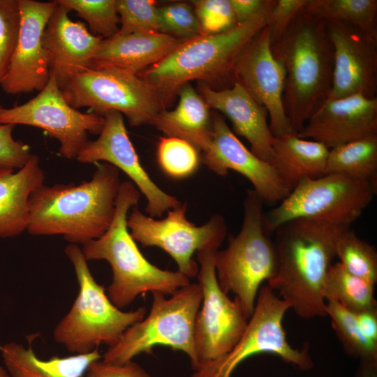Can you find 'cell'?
<instances>
[{"label": "cell", "instance_id": "e575fe53", "mask_svg": "<svg viewBox=\"0 0 377 377\" xmlns=\"http://www.w3.org/2000/svg\"><path fill=\"white\" fill-rule=\"evenodd\" d=\"M120 19L118 34L159 31L158 8L151 0H116Z\"/></svg>", "mask_w": 377, "mask_h": 377}, {"label": "cell", "instance_id": "f6af8a7d", "mask_svg": "<svg viewBox=\"0 0 377 377\" xmlns=\"http://www.w3.org/2000/svg\"><path fill=\"white\" fill-rule=\"evenodd\" d=\"M0 377H11L8 371L0 367Z\"/></svg>", "mask_w": 377, "mask_h": 377}, {"label": "cell", "instance_id": "d6986e66", "mask_svg": "<svg viewBox=\"0 0 377 377\" xmlns=\"http://www.w3.org/2000/svg\"><path fill=\"white\" fill-rule=\"evenodd\" d=\"M212 130L209 144L200 156L211 171L225 176L234 170L246 177L263 202L282 201L290 192L270 164L247 149L216 112L212 116Z\"/></svg>", "mask_w": 377, "mask_h": 377}, {"label": "cell", "instance_id": "4dcf8cb0", "mask_svg": "<svg viewBox=\"0 0 377 377\" xmlns=\"http://www.w3.org/2000/svg\"><path fill=\"white\" fill-rule=\"evenodd\" d=\"M326 313L345 351L361 362L377 363V343L360 330L355 313L334 301H326Z\"/></svg>", "mask_w": 377, "mask_h": 377}, {"label": "cell", "instance_id": "83f0119b", "mask_svg": "<svg viewBox=\"0 0 377 377\" xmlns=\"http://www.w3.org/2000/svg\"><path fill=\"white\" fill-rule=\"evenodd\" d=\"M341 174L377 186V134L330 149L327 174Z\"/></svg>", "mask_w": 377, "mask_h": 377}, {"label": "cell", "instance_id": "277c9868", "mask_svg": "<svg viewBox=\"0 0 377 377\" xmlns=\"http://www.w3.org/2000/svg\"><path fill=\"white\" fill-rule=\"evenodd\" d=\"M271 50L286 71L283 106L297 133L332 87L334 48L326 21L302 10Z\"/></svg>", "mask_w": 377, "mask_h": 377}, {"label": "cell", "instance_id": "bcb514c9", "mask_svg": "<svg viewBox=\"0 0 377 377\" xmlns=\"http://www.w3.org/2000/svg\"><path fill=\"white\" fill-rule=\"evenodd\" d=\"M1 109H2V107L0 105V111H1Z\"/></svg>", "mask_w": 377, "mask_h": 377}, {"label": "cell", "instance_id": "44dd1931", "mask_svg": "<svg viewBox=\"0 0 377 377\" xmlns=\"http://www.w3.org/2000/svg\"><path fill=\"white\" fill-rule=\"evenodd\" d=\"M43 34V44L50 59V75L60 89L74 76L93 67L103 40L81 22H73L68 7L57 1Z\"/></svg>", "mask_w": 377, "mask_h": 377}, {"label": "cell", "instance_id": "7a4b0ae2", "mask_svg": "<svg viewBox=\"0 0 377 377\" xmlns=\"http://www.w3.org/2000/svg\"><path fill=\"white\" fill-rule=\"evenodd\" d=\"M95 164L89 181L42 184L33 191L29 200V234L59 235L70 244L83 245L108 229L115 213L119 172L106 162Z\"/></svg>", "mask_w": 377, "mask_h": 377}, {"label": "cell", "instance_id": "d590c367", "mask_svg": "<svg viewBox=\"0 0 377 377\" xmlns=\"http://www.w3.org/2000/svg\"><path fill=\"white\" fill-rule=\"evenodd\" d=\"M159 31L177 39L188 40L201 35L193 8L186 3H175L158 8Z\"/></svg>", "mask_w": 377, "mask_h": 377}, {"label": "cell", "instance_id": "d4e9b609", "mask_svg": "<svg viewBox=\"0 0 377 377\" xmlns=\"http://www.w3.org/2000/svg\"><path fill=\"white\" fill-rule=\"evenodd\" d=\"M329 150L320 142L292 133L274 138L267 162L291 191L304 179L326 175Z\"/></svg>", "mask_w": 377, "mask_h": 377}, {"label": "cell", "instance_id": "3957f363", "mask_svg": "<svg viewBox=\"0 0 377 377\" xmlns=\"http://www.w3.org/2000/svg\"><path fill=\"white\" fill-rule=\"evenodd\" d=\"M275 0H267L253 17L228 31L184 41L138 75L155 89L164 110L189 81L198 80L215 89L232 87L236 82L235 67L239 55L266 27Z\"/></svg>", "mask_w": 377, "mask_h": 377}, {"label": "cell", "instance_id": "8d00e7d4", "mask_svg": "<svg viewBox=\"0 0 377 377\" xmlns=\"http://www.w3.org/2000/svg\"><path fill=\"white\" fill-rule=\"evenodd\" d=\"M18 0H0V84L15 50L20 28Z\"/></svg>", "mask_w": 377, "mask_h": 377}, {"label": "cell", "instance_id": "ba28073f", "mask_svg": "<svg viewBox=\"0 0 377 377\" xmlns=\"http://www.w3.org/2000/svg\"><path fill=\"white\" fill-rule=\"evenodd\" d=\"M151 293L149 315L129 327L114 344L108 347L101 360L108 364H124L138 355L151 353L156 346H163L186 353L193 369H198L193 327L202 300L200 285L190 283L170 298L160 292Z\"/></svg>", "mask_w": 377, "mask_h": 377}, {"label": "cell", "instance_id": "cb8c5ba5", "mask_svg": "<svg viewBox=\"0 0 377 377\" xmlns=\"http://www.w3.org/2000/svg\"><path fill=\"white\" fill-rule=\"evenodd\" d=\"M44 172L38 156L33 154L17 171L0 168V239L27 230L31 194L43 184Z\"/></svg>", "mask_w": 377, "mask_h": 377}, {"label": "cell", "instance_id": "6da1fadb", "mask_svg": "<svg viewBox=\"0 0 377 377\" xmlns=\"http://www.w3.org/2000/svg\"><path fill=\"white\" fill-rule=\"evenodd\" d=\"M349 225L297 219L279 226L273 240L276 266L268 286L309 319L327 316L324 283L339 235Z\"/></svg>", "mask_w": 377, "mask_h": 377}, {"label": "cell", "instance_id": "2e32d148", "mask_svg": "<svg viewBox=\"0 0 377 377\" xmlns=\"http://www.w3.org/2000/svg\"><path fill=\"white\" fill-rule=\"evenodd\" d=\"M18 1L21 15L18 39L0 84L10 94L40 91L50 77V59L43 44V34L57 2Z\"/></svg>", "mask_w": 377, "mask_h": 377}, {"label": "cell", "instance_id": "8fae6325", "mask_svg": "<svg viewBox=\"0 0 377 377\" xmlns=\"http://www.w3.org/2000/svg\"><path fill=\"white\" fill-rule=\"evenodd\" d=\"M291 305L267 285L261 286L253 312L242 336L227 354L201 365L191 377H231L245 360L260 353H272L302 370L313 367L309 346L292 347L283 327V317Z\"/></svg>", "mask_w": 377, "mask_h": 377}, {"label": "cell", "instance_id": "30bf717a", "mask_svg": "<svg viewBox=\"0 0 377 377\" xmlns=\"http://www.w3.org/2000/svg\"><path fill=\"white\" fill-rule=\"evenodd\" d=\"M75 109L88 107L104 117L110 111L124 114L132 126L151 124L163 108L155 89L135 75L113 67H93L72 77L61 89Z\"/></svg>", "mask_w": 377, "mask_h": 377}, {"label": "cell", "instance_id": "7c38bea8", "mask_svg": "<svg viewBox=\"0 0 377 377\" xmlns=\"http://www.w3.org/2000/svg\"><path fill=\"white\" fill-rule=\"evenodd\" d=\"M186 202L168 210L166 217L156 219L144 214L137 206L127 218V226L133 239L144 247L157 246L175 260L178 271L193 278L198 265L193 259L198 251L219 249L227 233L223 216L215 214L205 224L197 226L186 216Z\"/></svg>", "mask_w": 377, "mask_h": 377}, {"label": "cell", "instance_id": "4fadbf2b", "mask_svg": "<svg viewBox=\"0 0 377 377\" xmlns=\"http://www.w3.org/2000/svg\"><path fill=\"white\" fill-rule=\"evenodd\" d=\"M218 250L209 247L196 252L199 263L196 276L202 293L193 327L199 367L229 353L242 336L249 320L239 300L230 299L219 285L214 263Z\"/></svg>", "mask_w": 377, "mask_h": 377}, {"label": "cell", "instance_id": "4316f807", "mask_svg": "<svg viewBox=\"0 0 377 377\" xmlns=\"http://www.w3.org/2000/svg\"><path fill=\"white\" fill-rule=\"evenodd\" d=\"M0 352L11 377H82L92 362L102 358L97 348L89 353L42 360L31 343L25 348L16 342L0 345Z\"/></svg>", "mask_w": 377, "mask_h": 377}, {"label": "cell", "instance_id": "f1b7e54d", "mask_svg": "<svg viewBox=\"0 0 377 377\" xmlns=\"http://www.w3.org/2000/svg\"><path fill=\"white\" fill-rule=\"evenodd\" d=\"M375 284L356 276L339 263H332L324 283L326 301H334L346 309L358 313L377 308Z\"/></svg>", "mask_w": 377, "mask_h": 377}, {"label": "cell", "instance_id": "8992f818", "mask_svg": "<svg viewBox=\"0 0 377 377\" xmlns=\"http://www.w3.org/2000/svg\"><path fill=\"white\" fill-rule=\"evenodd\" d=\"M77 277L79 291L71 308L53 330L54 340L73 354L89 353L101 344H114L123 333L146 316V309L124 311L115 306L104 287L92 276L82 249L65 248Z\"/></svg>", "mask_w": 377, "mask_h": 377}, {"label": "cell", "instance_id": "5b68a950", "mask_svg": "<svg viewBox=\"0 0 377 377\" xmlns=\"http://www.w3.org/2000/svg\"><path fill=\"white\" fill-rule=\"evenodd\" d=\"M140 192L130 181L121 182L113 220L98 238L82 245L85 259L107 261L111 266L112 279L107 288L111 302L121 309L140 295L160 292L173 295L191 283L188 277L179 272L162 269L148 261L139 250L127 226L128 212L137 206Z\"/></svg>", "mask_w": 377, "mask_h": 377}, {"label": "cell", "instance_id": "52a82bcc", "mask_svg": "<svg viewBox=\"0 0 377 377\" xmlns=\"http://www.w3.org/2000/svg\"><path fill=\"white\" fill-rule=\"evenodd\" d=\"M263 203L253 189L247 190L239 232L230 235L227 247L214 256L219 286L235 295L249 318L261 284L273 277L276 266L273 240L263 228Z\"/></svg>", "mask_w": 377, "mask_h": 377}, {"label": "cell", "instance_id": "ffe728a7", "mask_svg": "<svg viewBox=\"0 0 377 377\" xmlns=\"http://www.w3.org/2000/svg\"><path fill=\"white\" fill-rule=\"evenodd\" d=\"M297 134L328 149L377 134V98L358 94L326 101Z\"/></svg>", "mask_w": 377, "mask_h": 377}, {"label": "cell", "instance_id": "836d02e7", "mask_svg": "<svg viewBox=\"0 0 377 377\" xmlns=\"http://www.w3.org/2000/svg\"><path fill=\"white\" fill-rule=\"evenodd\" d=\"M77 15L84 20L89 31L103 39L116 35L119 31L120 19L116 0H58Z\"/></svg>", "mask_w": 377, "mask_h": 377}, {"label": "cell", "instance_id": "5bb4252c", "mask_svg": "<svg viewBox=\"0 0 377 377\" xmlns=\"http://www.w3.org/2000/svg\"><path fill=\"white\" fill-rule=\"evenodd\" d=\"M104 117L83 113L71 107L64 97L55 78L50 77L46 86L22 105L0 111V124H22L43 129L60 142L59 154L76 158L88 143V133L99 135Z\"/></svg>", "mask_w": 377, "mask_h": 377}, {"label": "cell", "instance_id": "7bdbcfd3", "mask_svg": "<svg viewBox=\"0 0 377 377\" xmlns=\"http://www.w3.org/2000/svg\"><path fill=\"white\" fill-rule=\"evenodd\" d=\"M357 324L363 334L377 343V308L355 313Z\"/></svg>", "mask_w": 377, "mask_h": 377}, {"label": "cell", "instance_id": "1f68e13d", "mask_svg": "<svg viewBox=\"0 0 377 377\" xmlns=\"http://www.w3.org/2000/svg\"><path fill=\"white\" fill-rule=\"evenodd\" d=\"M339 263L350 274L376 285L377 282V251L360 239L350 228L338 237L335 245Z\"/></svg>", "mask_w": 377, "mask_h": 377}, {"label": "cell", "instance_id": "b9f144b4", "mask_svg": "<svg viewBox=\"0 0 377 377\" xmlns=\"http://www.w3.org/2000/svg\"><path fill=\"white\" fill-rule=\"evenodd\" d=\"M267 0H230L237 24L243 23L258 13Z\"/></svg>", "mask_w": 377, "mask_h": 377}, {"label": "cell", "instance_id": "7402d4cb", "mask_svg": "<svg viewBox=\"0 0 377 377\" xmlns=\"http://www.w3.org/2000/svg\"><path fill=\"white\" fill-rule=\"evenodd\" d=\"M199 91L210 109L219 111L229 119L233 133L246 139L251 152L267 161L274 136L269 128L266 108L239 82L223 89H213L200 82Z\"/></svg>", "mask_w": 377, "mask_h": 377}, {"label": "cell", "instance_id": "484cf974", "mask_svg": "<svg viewBox=\"0 0 377 377\" xmlns=\"http://www.w3.org/2000/svg\"><path fill=\"white\" fill-rule=\"evenodd\" d=\"M177 94L179 100L177 107L173 110H161L151 125L165 136L183 139L203 152L209 144L212 135L210 108L188 83L183 85Z\"/></svg>", "mask_w": 377, "mask_h": 377}, {"label": "cell", "instance_id": "d6a6232c", "mask_svg": "<svg viewBox=\"0 0 377 377\" xmlns=\"http://www.w3.org/2000/svg\"><path fill=\"white\" fill-rule=\"evenodd\" d=\"M157 158L163 172L175 179L192 175L201 162L199 151L193 145L183 139L169 136L159 140Z\"/></svg>", "mask_w": 377, "mask_h": 377}, {"label": "cell", "instance_id": "e0dca14e", "mask_svg": "<svg viewBox=\"0 0 377 377\" xmlns=\"http://www.w3.org/2000/svg\"><path fill=\"white\" fill-rule=\"evenodd\" d=\"M235 77L266 108L274 138L296 133L283 106L286 71L272 54L267 27L249 42L239 55L235 67Z\"/></svg>", "mask_w": 377, "mask_h": 377}, {"label": "cell", "instance_id": "603a6c76", "mask_svg": "<svg viewBox=\"0 0 377 377\" xmlns=\"http://www.w3.org/2000/svg\"><path fill=\"white\" fill-rule=\"evenodd\" d=\"M184 41L161 32L117 34L101 40L93 67H113L138 75Z\"/></svg>", "mask_w": 377, "mask_h": 377}, {"label": "cell", "instance_id": "f35d334b", "mask_svg": "<svg viewBox=\"0 0 377 377\" xmlns=\"http://www.w3.org/2000/svg\"><path fill=\"white\" fill-rule=\"evenodd\" d=\"M13 124H0V168L20 169L33 154L28 145L15 140L12 135Z\"/></svg>", "mask_w": 377, "mask_h": 377}, {"label": "cell", "instance_id": "ac0fdd59", "mask_svg": "<svg viewBox=\"0 0 377 377\" xmlns=\"http://www.w3.org/2000/svg\"><path fill=\"white\" fill-rule=\"evenodd\" d=\"M325 21L334 48L332 82L327 101L358 94L376 98L377 38L344 22Z\"/></svg>", "mask_w": 377, "mask_h": 377}, {"label": "cell", "instance_id": "9c48e42d", "mask_svg": "<svg viewBox=\"0 0 377 377\" xmlns=\"http://www.w3.org/2000/svg\"><path fill=\"white\" fill-rule=\"evenodd\" d=\"M377 186L341 174H327L300 182L279 204L263 214V228L270 235L297 219L350 226L369 205Z\"/></svg>", "mask_w": 377, "mask_h": 377}, {"label": "cell", "instance_id": "ee69618b", "mask_svg": "<svg viewBox=\"0 0 377 377\" xmlns=\"http://www.w3.org/2000/svg\"><path fill=\"white\" fill-rule=\"evenodd\" d=\"M377 363L361 362L359 377H377Z\"/></svg>", "mask_w": 377, "mask_h": 377}, {"label": "cell", "instance_id": "f546056e", "mask_svg": "<svg viewBox=\"0 0 377 377\" xmlns=\"http://www.w3.org/2000/svg\"><path fill=\"white\" fill-rule=\"evenodd\" d=\"M306 13L354 26L377 38L376 0H306Z\"/></svg>", "mask_w": 377, "mask_h": 377}, {"label": "cell", "instance_id": "9a60e30c", "mask_svg": "<svg viewBox=\"0 0 377 377\" xmlns=\"http://www.w3.org/2000/svg\"><path fill=\"white\" fill-rule=\"evenodd\" d=\"M104 118L99 137L89 141L76 159L82 163L104 161L122 170L145 196V212L149 216H161L179 206L182 202L158 186L142 167L128 135L123 115L117 111H110Z\"/></svg>", "mask_w": 377, "mask_h": 377}, {"label": "cell", "instance_id": "60d3db41", "mask_svg": "<svg viewBox=\"0 0 377 377\" xmlns=\"http://www.w3.org/2000/svg\"><path fill=\"white\" fill-rule=\"evenodd\" d=\"M86 374L87 377H151L133 360L113 364L104 362L101 359L92 362Z\"/></svg>", "mask_w": 377, "mask_h": 377}, {"label": "cell", "instance_id": "ab89813d", "mask_svg": "<svg viewBox=\"0 0 377 377\" xmlns=\"http://www.w3.org/2000/svg\"><path fill=\"white\" fill-rule=\"evenodd\" d=\"M306 2V0H275L266 24L271 45L283 36L295 17L303 10Z\"/></svg>", "mask_w": 377, "mask_h": 377}, {"label": "cell", "instance_id": "74e56055", "mask_svg": "<svg viewBox=\"0 0 377 377\" xmlns=\"http://www.w3.org/2000/svg\"><path fill=\"white\" fill-rule=\"evenodd\" d=\"M193 3L201 35L222 33L237 24L230 0H198Z\"/></svg>", "mask_w": 377, "mask_h": 377}]
</instances>
